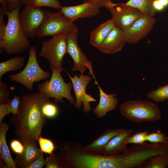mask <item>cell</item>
I'll return each mask as SVG.
<instances>
[{"mask_svg": "<svg viewBox=\"0 0 168 168\" xmlns=\"http://www.w3.org/2000/svg\"><path fill=\"white\" fill-rule=\"evenodd\" d=\"M66 34L52 37L51 39L42 42L38 57L45 58L50 64V68L63 70V58L67 54Z\"/></svg>", "mask_w": 168, "mask_h": 168, "instance_id": "cell-7", "label": "cell"}, {"mask_svg": "<svg viewBox=\"0 0 168 168\" xmlns=\"http://www.w3.org/2000/svg\"><path fill=\"white\" fill-rule=\"evenodd\" d=\"M21 2L26 6L46 7L57 10L60 9L62 7L59 0H21Z\"/></svg>", "mask_w": 168, "mask_h": 168, "instance_id": "cell-24", "label": "cell"}, {"mask_svg": "<svg viewBox=\"0 0 168 168\" xmlns=\"http://www.w3.org/2000/svg\"><path fill=\"white\" fill-rule=\"evenodd\" d=\"M97 86L100 92V100L93 112L97 118H101L106 115L107 113L116 109L118 104V99L116 94L106 93L98 84Z\"/></svg>", "mask_w": 168, "mask_h": 168, "instance_id": "cell-16", "label": "cell"}, {"mask_svg": "<svg viewBox=\"0 0 168 168\" xmlns=\"http://www.w3.org/2000/svg\"><path fill=\"white\" fill-rule=\"evenodd\" d=\"M99 8L92 3L84 2L77 5L62 6L60 11L65 18L73 22L79 18H84L98 15L100 12Z\"/></svg>", "mask_w": 168, "mask_h": 168, "instance_id": "cell-13", "label": "cell"}, {"mask_svg": "<svg viewBox=\"0 0 168 168\" xmlns=\"http://www.w3.org/2000/svg\"><path fill=\"white\" fill-rule=\"evenodd\" d=\"M10 146L12 151L16 155L21 154L25 149L24 145L19 139L12 140L10 142Z\"/></svg>", "mask_w": 168, "mask_h": 168, "instance_id": "cell-32", "label": "cell"}, {"mask_svg": "<svg viewBox=\"0 0 168 168\" xmlns=\"http://www.w3.org/2000/svg\"><path fill=\"white\" fill-rule=\"evenodd\" d=\"M46 10L40 7L26 6L19 14L20 25L25 35L34 38L45 18Z\"/></svg>", "mask_w": 168, "mask_h": 168, "instance_id": "cell-9", "label": "cell"}, {"mask_svg": "<svg viewBox=\"0 0 168 168\" xmlns=\"http://www.w3.org/2000/svg\"><path fill=\"white\" fill-rule=\"evenodd\" d=\"M84 2H90L97 6L100 8L106 7L107 5L111 2V0H82Z\"/></svg>", "mask_w": 168, "mask_h": 168, "instance_id": "cell-37", "label": "cell"}, {"mask_svg": "<svg viewBox=\"0 0 168 168\" xmlns=\"http://www.w3.org/2000/svg\"><path fill=\"white\" fill-rule=\"evenodd\" d=\"M52 74L50 80L39 84L38 91L44 94L47 97L53 98L56 103H64L63 98L66 99L72 105L75 100L71 95V90L73 88L72 82H65L61 76V70L50 68Z\"/></svg>", "mask_w": 168, "mask_h": 168, "instance_id": "cell-5", "label": "cell"}, {"mask_svg": "<svg viewBox=\"0 0 168 168\" xmlns=\"http://www.w3.org/2000/svg\"><path fill=\"white\" fill-rule=\"evenodd\" d=\"M106 8L111 13V19L114 21L116 26L124 32L144 16L138 9L122 3H115L111 2Z\"/></svg>", "mask_w": 168, "mask_h": 168, "instance_id": "cell-10", "label": "cell"}, {"mask_svg": "<svg viewBox=\"0 0 168 168\" xmlns=\"http://www.w3.org/2000/svg\"><path fill=\"white\" fill-rule=\"evenodd\" d=\"M25 58L17 56L0 63V80L6 73L11 71L19 70L25 64Z\"/></svg>", "mask_w": 168, "mask_h": 168, "instance_id": "cell-21", "label": "cell"}, {"mask_svg": "<svg viewBox=\"0 0 168 168\" xmlns=\"http://www.w3.org/2000/svg\"><path fill=\"white\" fill-rule=\"evenodd\" d=\"M78 30L74 24L66 34L67 54H69L73 61V66L71 70L78 71L83 74L86 69L89 70V74L91 75L95 80V84H98L92 69V63L83 53L78 45L77 38Z\"/></svg>", "mask_w": 168, "mask_h": 168, "instance_id": "cell-6", "label": "cell"}, {"mask_svg": "<svg viewBox=\"0 0 168 168\" xmlns=\"http://www.w3.org/2000/svg\"><path fill=\"white\" fill-rule=\"evenodd\" d=\"M153 0H129L124 5L136 8L144 16L154 17L156 11L153 5Z\"/></svg>", "mask_w": 168, "mask_h": 168, "instance_id": "cell-22", "label": "cell"}, {"mask_svg": "<svg viewBox=\"0 0 168 168\" xmlns=\"http://www.w3.org/2000/svg\"><path fill=\"white\" fill-rule=\"evenodd\" d=\"M20 6L8 11L5 9L7 21L2 35L0 37V53L8 54L22 53L29 49L30 42L21 29L19 19Z\"/></svg>", "mask_w": 168, "mask_h": 168, "instance_id": "cell-2", "label": "cell"}, {"mask_svg": "<svg viewBox=\"0 0 168 168\" xmlns=\"http://www.w3.org/2000/svg\"><path fill=\"white\" fill-rule=\"evenodd\" d=\"M12 98H10L9 101L4 104H0V124L5 117L9 114V107Z\"/></svg>", "mask_w": 168, "mask_h": 168, "instance_id": "cell-35", "label": "cell"}, {"mask_svg": "<svg viewBox=\"0 0 168 168\" xmlns=\"http://www.w3.org/2000/svg\"><path fill=\"white\" fill-rule=\"evenodd\" d=\"M147 98L157 103L163 102L168 99V84L149 92Z\"/></svg>", "mask_w": 168, "mask_h": 168, "instance_id": "cell-25", "label": "cell"}, {"mask_svg": "<svg viewBox=\"0 0 168 168\" xmlns=\"http://www.w3.org/2000/svg\"><path fill=\"white\" fill-rule=\"evenodd\" d=\"M27 63L20 72L9 76V79L24 86L29 91L33 89L35 82L50 78L51 73L43 70L39 66L37 59L36 48L34 46L30 47Z\"/></svg>", "mask_w": 168, "mask_h": 168, "instance_id": "cell-4", "label": "cell"}, {"mask_svg": "<svg viewBox=\"0 0 168 168\" xmlns=\"http://www.w3.org/2000/svg\"><path fill=\"white\" fill-rule=\"evenodd\" d=\"M18 113L10 119L14 133L23 144H37L43 128L47 121L43 114V105L49 100L44 94L38 91L21 95Z\"/></svg>", "mask_w": 168, "mask_h": 168, "instance_id": "cell-1", "label": "cell"}, {"mask_svg": "<svg viewBox=\"0 0 168 168\" xmlns=\"http://www.w3.org/2000/svg\"><path fill=\"white\" fill-rule=\"evenodd\" d=\"M20 96L14 95L12 99L9 107V114L11 113L15 115L18 113L19 106L20 103Z\"/></svg>", "mask_w": 168, "mask_h": 168, "instance_id": "cell-33", "label": "cell"}, {"mask_svg": "<svg viewBox=\"0 0 168 168\" xmlns=\"http://www.w3.org/2000/svg\"><path fill=\"white\" fill-rule=\"evenodd\" d=\"M156 20L144 15L139 18L124 33L127 43L134 44L144 38L152 29Z\"/></svg>", "mask_w": 168, "mask_h": 168, "instance_id": "cell-12", "label": "cell"}, {"mask_svg": "<svg viewBox=\"0 0 168 168\" xmlns=\"http://www.w3.org/2000/svg\"><path fill=\"white\" fill-rule=\"evenodd\" d=\"M70 79L72 84L76 98V101L74 105V107L80 109L83 104V112L87 113L90 112L91 109L90 102H95L96 100L86 92V89L88 84L92 80L91 77L83 74H81L78 77L77 75H74L73 77L65 70Z\"/></svg>", "mask_w": 168, "mask_h": 168, "instance_id": "cell-11", "label": "cell"}, {"mask_svg": "<svg viewBox=\"0 0 168 168\" xmlns=\"http://www.w3.org/2000/svg\"><path fill=\"white\" fill-rule=\"evenodd\" d=\"M115 26V23L111 19L100 25L91 32L89 44L98 48Z\"/></svg>", "mask_w": 168, "mask_h": 168, "instance_id": "cell-20", "label": "cell"}, {"mask_svg": "<svg viewBox=\"0 0 168 168\" xmlns=\"http://www.w3.org/2000/svg\"><path fill=\"white\" fill-rule=\"evenodd\" d=\"M119 109L123 116L135 122L156 121L162 118L159 107L148 100H129L121 104Z\"/></svg>", "mask_w": 168, "mask_h": 168, "instance_id": "cell-3", "label": "cell"}, {"mask_svg": "<svg viewBox=\"0 0 168 168\" xmlns=\"http://www.w3.org/2000/svg\"><path fill=\"white\" fill-rule=\"evenodd\" d=\"M132 129H124L107 143L104 148L102 154L106 156L118 155L125 152L127 149L126 141L133 132Z\"/></svg>", "mask_w": 168, "mask_h": 168, "instance_id": "cell-15", "label": "cell"}, {"mask_svg": "<svg viewBox=\"0 0 168 168\" xmlns=\"http://www.w3.org/2000/svg\"><path fill=\"white\" fill-rule=\"evenodd\" d=\"M45 164L44 154L26 166L24 168H42Z\"/></svg>", "mask_w": 168, "mask_h": 168, "instance_id": "cell-34", "label": "cell"}, {"mask_svg": "<svg viewBox=\"0 0 168 168\" xmlns=\"http://www.w3.org/2000/svg\"><path fill=\"white\" fill-rule=\"evenodd\" d=\"M46 168H63V165L59 158L58 154L54 152L47 156L45 159Z\"/></svg>", "mask_w": 168, "mask_h": 168, "instance_id": "cell-29", "label": "cell"}, {"mask_svg": "<svg viewBox=\"0 0 168 168\" xmlns=\"http://www.w3.org/2000/svg\"><path fill=\"white\" fill-rule=\"evenodd\" d=\"M5 9L2 7L0 8V37L3 34L6 26L4 19Z\"/></svg>", "mask_w": 168, "mask_h": 168, "instance_id": "cell-36", "label": "cell"}, {"mask_svg": "<svg viewBox=\"0 0 168 168\" xmlns=\"http://www.w3.org/2000/svg\"><path fill=\"white\" fill-rule=\"evenodd\" d=\"M21 0H8L7 10L9 11L15 9L21 6Z\"/></svg>", "mask_w": 168, "mask_h": 168, "instance_id": "cell-38", "label": "cell"}, {"mask_svg": "<svg viewBox=\"0 0 168 168\" xmlns=\"http://www.w3.org/2000/svg\"><path fill=\"white\" fill-rule=\"evenodd\" d=\"M9 125L4 122L0 124V157L6 168H17L15 160L12 158L7 146L6 136Z\"/></svg>", "mask_w": 168, "mask_h": 168, "instance_id": "cell-19", "label": "cell"}, {"mask_svg": "<svg viewBox=\"0 0 168 168\" xmlns=\"http://www.w3.org/2000/svg\"><path fill=\"white\" fill-rule=\"evenodd\" d=\"M0 2L2 7L5 9H7L8 0H0Z\"/></svg>", "mask_w": 168, "mask_h": 168, "instance_id": "cell-40", "label": "cell"}, {"mask_svg": "<svg viewBox=\"0 0 168 168\" xmlns=\"http://www.w3.org/2000/svg\"><path fill=\"white\" fill-rule=\"evenodd\" d=\"M149 133L147 131H144L136 133L127 139L126 143H129L142 144L147 141V138Z\"/></svg>", "mask_w": 168, "mask_h": 168, "instance_id": "cell-30", "label": "cell"}, {"mask_svg": "<svg viewBox=\"0 0 168 168\" xmlns=\"http://www.w3.org/2000/svg\"><path fill=\"white\" fill-rule=\"evenodd\" d=\"M40 149L44 153L51 155L56 148L54 142L51 139L43 138L41 135L38 139Z\"/></svg>", "mask_w": 168, "mask_h": 168, "instance_id": "cell-26", "label": "cell"}, {"mask_svg": "<svg viewBox=\"0 0 168 168\" xmlns=\"http://www.w3.org/2000/svg\"><path fill=\"white\" fill-rule=\"evenodd\" d=\"M126 43L125 33L116 26L97 49L103 53L113 54L120 52Z\"/></svg>", "mask_w": 168, "mask_h": 168, "instance_id": "cell-14", "label": "cell"}, {"mask_svg": "<svg viewBox=\"0 0 168 168\" xmlns=\"http://www.w3.org/2000/svg\"><path fill=\"white\" fill-rule=\"evenodd\" d=\"M42 111L43 114L46 118L53 119L55 118L58 113L57 106L51 102L49 100L45 103L43 105Z\"/></svg>", "mask_w": 168, "mask_h": 168, "instance_id": "cell-27", "label": "cell"}, {"mask_svg": "<svg viewBox=\"0 0 168 168\" xmlns=\"http://www.w3.org/2000/svg\"><path fill=\"white\" fill-rule=\"evenodd\" d=\"M162 4L165 7L168 6V0H159Z\"/></svg>", "mask_w": 168, "mask_h": 168, "instance_id": "cell-41", "label": "cell"}, {"mask_svg": "<svg viewBox=\"0 0 168 168\" xmlns=\"http://www.w3.org/2000/svg\"><path fill=\"white\" fill-rule=\"evenodd\" d=\"M10 92L7 84L0 80V104L7 102L10 99Z\"/></svg>", "mask_w": 168, "mask_h": 168, "instance_id": "cell-31", "label": "cell"}, {"mask_svg": "<svg viewBox=\"0 0 168 168\" xmlns=\"http://www.w3.org/2000/svg\"><path fill=\"white\" fill-rule=\"evenodd\" d=\"M147 141L151 143H167L168 142V137L159 130L156 132L149 133L147 138Z\"/></svg>", "mask_w": 168, "mask_h": 168, "instance_id": "cell-28", "label": "cell"}, {"mask_svg": "<svg viewBox=\"0 0 168 168\" xmlns=\"http://www.w3.org/2000/svg\"><path fill=\"white\" fill-rule=\"evenodd\" d=\"M23 144L25 149L23 153L20 155H16L15 160L17 168H24L44 153L35 143L30 142Z\"/></svg>", "mask_w": 168, "mask_h": 168, "instance_id": "cell-18", "label": "cell"}, {"mask_svg": "<svg viewBox=\"0 0 168 168\" xmlns=\"http://www.w3.org/2000/svg\"><path fill=\"white\" fill-rule=\"evenodd\" d=\"M152 2L153 7L156 12L161 11L165 8L159 0H153Z\"/></svg>", "mask_w": 168, "mask_h": 168, "instance_id": "cell-39", "label": "cell"}, {"mask_svg": "<svg viewBox=\"0 0 168 168\" xmlns=\"http://www.w3.org/2000/svg\"><path fill=\"white\" fill-rule=\"evenodd\" d=\"M168 166V154L157 155L149 158L142 168H166Z\"/></svg>", "mask_w": 168, "mask_h": 168, "instance_id": "cell-23", "label": "cell"}, {"mask_svg": "<svg viewBox=\"0 0 168 168\" xmlns=\"http://www.w3.org/2000/svg\"><path fill=\"white\" fill-rule=\"evenodd\" d=\"M74 24L65 18L60 11L54 13L46 10L45 18L36 37L42 38L47 36L54 37L66 34Z\"/></svg>", "mask_w": 168, "mask_h": 168, "instance_id": "cell-8", "label": "cell"}, {"mask_svg": "<svg viewBox=\"0 0 168 168\" xmlns=\"http://www.w3.org/2000/svg\"><path fill=\"white\" fill-rule=\"evenodd\" d=\"M124 129H108L90 144L83 147L86 151L92 153H102L104 148L113 138L121 133Z\"/></svg>", "mask_w": 168, "mask_h": 168, "instance_id": "cell-17", "label": "cell"}]
</instances>
